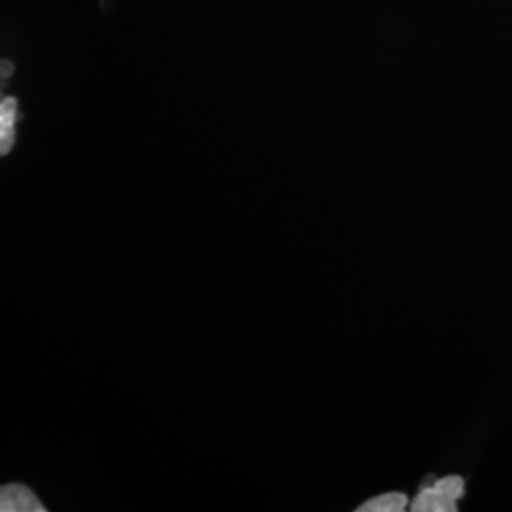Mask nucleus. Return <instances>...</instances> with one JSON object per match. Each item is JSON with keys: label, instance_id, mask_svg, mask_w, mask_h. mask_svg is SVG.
Segmentation results:
<instances>
[{"label": "nucleus", "instance_id": "20e7f679", "mask_svg": "<svg viewBox=\"0 0 512 512\" xmlns=\"http://www.w3.org/2000/svg\"><path fill=\"white\" fill-rule=\"evenodd\" d=\"M408 509V497L399 492L378 495L374 499H368L357 511L359 512H403Z\"/></svg>", "mask_w": 512, "mask_h": 512}, {"label": "nucleus", "instance_id": "f03ea898", "mask_svg": "<svg viewBox=\"0 0 512 512\" xmlns=\"http://www.w3.org/2000/svg\"><path fill=\"white\" fill-rule=\"evenodd\" d=\"M0 511L2 512H44L37 495L23 484L2 486L0 492Z\"/></svg>", "mask_w": 512, "mask_h": 512}, {"label": "nucleus", "instance_id": "f257e3e1", "mask_svg": "<svg viewBox=\"0 0 512 512\" xmlns=\"http://www.w3.org/2000/svg\"><path fill=\"white\" fill-rule=\"evenodd\" d=\"M465 494V480L461 476L440 478L429 488H423L410 505L414 512H454L459 499Z\"/></svg>", "mask_w": 512, "mask_h": 512}, {"label": "nucleus", "instance_id": "7ed1b4c3", "mask_svg": "<svg viewBox=\"0 0 512 512\" xmlns=\"http://www.w3.org/2000/svg\"><path fill=\"white\" fill-rule=\"evenodd\" d=\"M19 120L18 99L4 97L0 103V154L6 156L16 143V124Z\"/></svg>", "mask_w": 512, "mask_h": 512}]
</instances>
